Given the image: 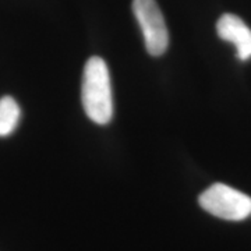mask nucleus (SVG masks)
Wrapping results in <instances>:
<instances>
[{
  "instance_id": "nucleus-1",
  "label": "nucleus",
  "mask_w": 251,
  "mask_h": 251,
  "mask_svg": "<svg viewBox=\"0 0 251 251\" xmlns=\"http://www.w3.org/2000/svg\"><path fill=\"white\" fill-rule=\"evenodd\" d=\"M85 115L97 125H108L113 116L112 84L108 66L102 57L92 56L85 63L81 85Z\"/></svg>"
},
{
  "instance_id": "nucleus-2",
  "label": "nucleus",
  "mask_w": 251,
  "mask_h": 251,
  "mask_svg": "<svg viewBox=\"0 0 251 251\" xmlns=\"http://www.w3.org/2000/svg\"><path fill=\"white\" fill-rule=\"evenodd\" d=\"M198 202L208 214L226 221H243L251 215V197L222 183L206 188Z\"/></svg>"
},
{
  "instance_id": "nucleus-3",
  "label": "nucleus",
  "mask_w": 251,
  "mask_h": 251,
  "mask_svg": "<svg viewBox=\"0 0 251 251\" xmlns=\"http://www.w3.org/2000/svg\"><path fill=\"white\" fill-rule=\"evenodd\" d=\"M133 11L151 56H162L169 46V32L156 0H133Z\"/></svg>"
},
{
  "instance_id": "nucleus-4",
  "label": "nucleus",
  "mask_w": 251,
  "mask_h": 251,
  "mask_svg": "<svg viewBox=\"0 0 251 251\" xmlns=\"http://www.w3.org/2000/svg\"><path fill=\"white\" fill-rule=\"evenodd\" d=\"M218 36L224 41L233 44L240 60L251 57V29L242 18L226 13L216 23Z\"/></svg>"
},
{
  "instance_id": "nucleus-5",
  "label": "nucleus",
  "mask_w": 251,
  "mask_h": 251,
  "mask_svg": "<svg viewBox=\"0 0 251 251\" xmlns=\"http://www.w3.org/2000/svg\"><path fill=\"white\" fill-rule=\"evenodd\" d=\"M21 117V110L11 97L0 98V137H7L16 128Z\"/></svg>"
}]
</instances>
